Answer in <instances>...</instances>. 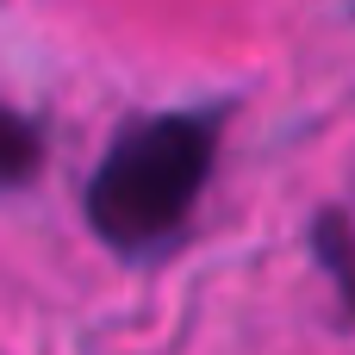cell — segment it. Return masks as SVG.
<instances>
[{"label": "cell", "instance_id": "obj_2", "mask_svg": "<svg viewBox=\"0 0 355 355\" xmlns=\"http://www.w3.org/2000/svg\"><path fill=\"white\" fill-rule=\"evenodd\" d=\"M312 256H318V268L331 275L343 312L355 318V218L343 206H324V212L312 218Z\"/></svg>", "mask_w": 355, "mask_h": 355}, {"label": "cell", "instance_id": "obj_1", "mask_svg": "<svg viewBox=\"0 0 355 355\" xmlns=\"http://www.w3.org/2000/svg\"><path fill=\"white\" fill-rule=\"evenodd\" d=\"M218 137H225V106L150 112L119 125V137L106 144V156L81 187L87 231L125 262L168 250L212 181Z\"/></svg>", "mask_w": 355, "mask_h": 355}, {"label": "cell", "instance_id": "obj_3", "mask_svg": "<svg viewBox=\"0 0 355 355\" xmlns=\"http://www.w3.org/2000/svg\"><path fill=\"white\" fill-rule=\"evenodd\" d=\"M37 168H44V131L0 100V187H25L37 181Z\"/></svg>", "mask_w": 355, "mask_h": 355}]
</instances>
